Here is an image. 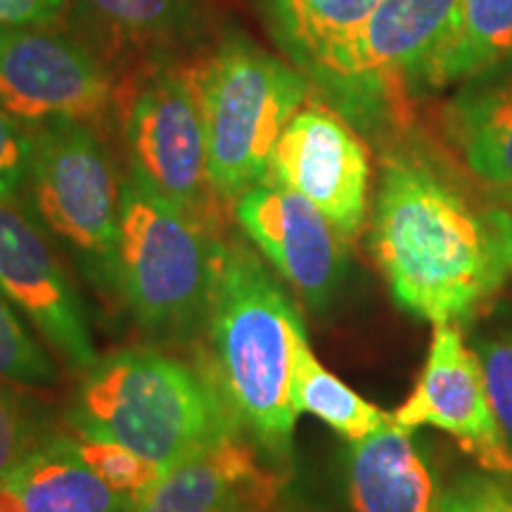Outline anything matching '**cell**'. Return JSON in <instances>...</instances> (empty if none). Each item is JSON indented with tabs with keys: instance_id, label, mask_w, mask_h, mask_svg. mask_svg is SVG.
<instances>
[{
	"instance_id": "1",
	"label": "cell",
	"mask_w": 512,
	"mask_h": 512,
	"mask_svg": "<svg viewBox=\"0 0 512 512\" xmlns=\"http://www.w3.org/2000/svg\"><path fill=\"white\" fill-rule=\"evenodd\" d=\"M370 249L394 302L434 325L479 316L512 273L491 211L477 214L437 171L406 157L382 164Z\"/></svg>"
},
{
	"instance_id": "2",
	"label": "cell",
	"mask_w": 512,
	"mask_h": 512,
	"mask_svg": "<svg viewBox=\"0 0 512 512\" xmlns=\"http://www.w3.org/2000/svg\"><path fill=\"white\" fill-rule=\"evenodd\" d=\"M302 316L247 242L223 240L207 318V366L238 430L283 465L292 456V337Z\"/></svg>"
},
{
	"instance_id": "3",
	"label": "cell",
	"mask_w": 512,
	"mask_h": 512,
	"mask_svg": "<svg viewBox=\"0 0 512 512\" xmlns=\"http://www.w3.org/2000/svg\"><path fill=\"white\" fill-rule=\"evenodd\" d=\"M67 422L171 470L240 432L204 370L157 349H119L83 373Z\"/></svg>"
},
{
	"instance_id": "4",
	"label": "cell",
	"mask_w": 512,
	"mask_h": 512,
	"mask_svg": "<svg viewBox=\"0 0 512 512\" xmlns=\"http://www.w3.org/2000/svg\"><path fill=\"white\" fill-rule=\"evenodd\" d=\"M209 221L121 181L114 297L145 335L190 342L207 328L223 245Z\"/></svg>"
},
{
	"instance_id": "5",
	"label": "cell",
	"mask_w": 512,
	"mask_h": 512,
	"mask_svg": "<svg viewBox=\"0 0 512 512\" xmlns=\"http://www.w3.org/2000/svg\"><path fill=\"white\" fill-rule=\"evenodd\" d=\"M207 131L209 185L233 204L268 176L280 133L309 95V81L247 36L223 38L190 69Z\"/></svg>"
},
{
	"instance_id": "6",
	"label": "cell",
	"mask_w": 512,
	"mask_h": 512,
	"mask_svg": "<svg viewBox=\"0 0 512 512\" xmlns=\"http://www.w3.org/2000/svg\"><path fill=\"white\" fill-rule=\"evenodd\" d=\"M22 207L95 292L114 297L121 181L93 124L60 119L31 131Z\"/></svg>"
},
{
	"instance_id": "7",
	"label": "cell",
	"mask_w": 512,
	"mask_h": 512,
	"mask_svg": "<svg viewBox=\"0 0 512 512\" xmlns=\"http://www.w3.org/2000/svg\"><path fill=\"white\" fill-rule=\"evenodd\" d=\"M133 181L174 207L211 219L207 131L190 69H145L119 98Z\"/></svg>"
},
{
	"instance_id": "8",
	"label": "cell",
	"mask_w": 512,
	"mask_h": 512,
	"mask_svg": "<svg viewBox=\"0 0 512 512\" xmlns=\"http://www.w3.org/2000/svg\"><path fill=\"white\" fill-rule=\"evenodd\" d=\"M117 91L86 43L50 27H0V107L27 131L72 119L98 126Z\"/></svg>"
},
{
	"instance_id": "9",
	"label": "cell",
	"mask_w": 512,
	"mask_h": 512,
	"mask_svg": "<svg viewBox=\"0 0 512 512\" xmlns=\"http://www.w3.org/2000/svg\"><path fill=\"white\" fill-rule=\"evenodd\" d=\"M268 178L306 197L344 242L366 226L370 152L354 128L320 102H304L280 133Z\"/></svg>"
},
{
	"instance_id": "10",
	"label": "cell",
	"mask_w": 512,
	"mask_h": 512,
	"mask_svg": "<svg viewBox=\"0 0 512 512\" xmlns=\"http://www.w3.org/2000/svg\"><path fill=\"white\" fill-rule=\"evenodd\" d=\"M0 292L69 368L86 373L98 361L86 304L50 235L12 200H0Z\"/></svg>"
},
{
	"instance_id": "11",
	"label": "cell",
	"mask_w": 512,
	"mask_h": 512,
	"mask_svg": "<svg viewBox=\"0 0 512 512\" xmlns=\"http://www.w3.org/2000/svg\"><path fill=\"white\" fill-rule=\"evenodd\" d=\"M392 420L406 432L437 427L451 434L484 472L512 477V448L491 408L482 361L465 344L460 325H434L418 382Z\"/></svg>"
},
{
	"instance_id": "12",
	"label": "cell",
	"mask_w": 512,
	"mask_h": 512,
	"mask_svg": "<svg viewBox=\"0 0 512 512\" xmlns=\"http://www.w3.org/2000/svg\"><path fill=\"white\" fill-rule=\"evenodd\" d=\"M233 216L304 304L323 311L335 299L347 271L344 240L306 197L266 176L233 202Z\"/></svg>"
},
{
	"instance_id": "13",
	"label": "cell",
	"mask_w": 512,
	"mask_h": 512,
	"mask_svg": "<svg viewBox=\"0 0 512 512\" xmlns=\"http://www.w3.org/2000/svg\"><path fill=\"white\" fill-rule=\"evenodd\" d=\"M458 0H380L366 22L316 67L337 86L373 88L418 79L444 38Z\"/></svg>"
},
{
	"instance_id": "14",
	"label": "cell",
	"mask_w": 512,
	"mask_h": 512,
	"mask_svg": "<svg viewBox=\"0 0 512 512\" xmlns=\"http://www.w3.org/2000/svg\"><path fill=\"white\" fill-rule=\"evenodd\" d=\"M283 475L242 432L164 472L133 512H278Z\"/></svg>"
},
{
	"instance_id": "15",
	"label": "cell",
	"mask_w": 512,
	"mask_h": 512,
	"mask_svg": "<svg viewBox=\"0 0 512 512\" xmlns=\"http://www.w3.org/2000/svg\"><path fill=\"white\" fill-rule=\"evenodd\" d=\"M344 494L351 512H437L441 489L411 432L392 420L349 446Z\"/></svg>"
},
{
	"instance_id": "16",
	"label": "cell",
	"mask_w": 512,
	"mask_h": 512,
	"mask_svg": "<svg viewBox=\"0 0 512 512\" xmlns=\"http://www.w3.org/2000/svg\"><path fill=\"white\" fill-rule=\"evenodd\" d=\"M3 482L27 512H131L79 456L72 434H43Z\"/></svg>"
},
{
	"instance_id": "17",
	"label": "cell",
	"mask_w": 512,
	"mask_h": 512,
	"mask_svg": "<svg viewBox=\"0 0 512 512\" xmlns=\"http://www.w3.org/2000/svg\"><path fill=\"white\" fill-rule=\"evenodd\" d=\"M448 126L479 181L512 188V74L465 88L448 110Z\"/></svg>"
},
{
	"instance_id": "18",
	"label": "cell",
	"mask_w": 512,
	"mask_h": 512,
	"mask_svg": "<svg viewBox=\"0 0 512 512\" xmlns=\"http://www.w3.org/2000/svg\"><path fill=\"white\" fill-rule=\"evenodd\" d=\"M508 57H512V0H458L420 81L446 86L472 79Z\"/></svg>"
},
{
	"instance_id": "19",
	"label": "cell",
	"mask_w": 512,
	"mask_h": 512,
	"mask_svg": "<svg viewBox=\"0 0 512 512\" xmlns=\"http://www.w3.org/2000/svg\"><path fill=\"white\" fill-rule=\"evenodd\" d=\"M280 48L299 67L320 62L366 22L380 0H256Z\"/></svg>"
},
{
	"instance_id": "20",
	"label": "cell",
	"mask_w": 512,
	"mask_h": 512,
	"mask_svg": "<svg viewBox=\"0 0 512 512\" xmlns=\"http://www.w3.org/2000/svg\"><path fill=\"white\" fill-rule=\"evenodd\" d=\"M290 401L294 413L316 415L320 422H325L351 444L370 437L387 422H392V415L356 394L349 384H344L318 361L306 337L304 323L294 328L292 337Z\"/></svg>"
},
{
	"instance_id": "21",
	"label": "cell",
	"mask_w": 512,
	"mask_h": 512,
	"mask_svg": "<svg viewBox=\"0 0 512 512\" xmlns=\"http://www.w3.org/2000/svg\"><path fill=\"white\" fill-rule=\"evenodd\" d=\"M95 27L119 43H164L192 22L202 0H76Z\"/></svg>"
},
{
	"instance_id": "22",
	"label": "cell",
	"mask_w": 512,
	"mask_h": 512,
	"mask_svg": "<svg viewBox=\"0 0 512 512\" xmlns=\"http://www.w3.org/2000/svg\"><path fill=\"white\" fill-rule=\"evenodd\" d=\"M72 441L86 465L128 505V510L143 501L164 477L162 467L152 463L124 444L112 439L91 437V434L72 432Z\"/></svg>"
},
{
	"instance_id": "23",
	"label": "cell",
	"mask_w": 512,
	"mask_h": 512,
	"mask_svg": "<svg viewBox=\"0 0 512 512\" xmlns=\"http://www.w3.org/2000/svg\"><path fill=\"white\" fill-rule=\"evenodd\" d=\"M57 366L24 325L19 311L0 292V380L17 387L46 389L57 382Z\"/></svg>"
},
{
	"instance_id": "24",
	"label": "cell",
	"mask_w": 512,
	"mask_h": 512,
	"mask_svg": "<svg viewBox=\"0 0 512 512\" xmlns=\"http://www.w3.org/2000/svg\"><path fill=\"white\" fill-rule=\"evenodd\" d=\"M43 434L29 401L0 380V479L27 456Z\"/></svg>"
},
{
	"instance_id": "25",
	"label": "cell",
	"mask_w": 512,
	"mask_h": 512,
	"mask_svg": "<svg viewBox=\"0 0 512 512\" xmlns=\"http://www.w3.org/2000/svg\"><path fill=\"white\" fill-rule=\"evenodd\" d=\"M503 475H463L441 491L437 512H512V484Z\"/></svg>"
},
{
	"instance_id": "26",
	"label": "cell",
	"mask_w": 512,
	"mask_h": 512,
	"mask_svg": "<svg viewBox=\"0 0 512 512\" xmlns=\"http://www.w3.org/2000/svg\"><path fill=\"white\" fill-rule=\"evenodd\" d=\"M477 354L482 361L491 408L512 448V335L486 339Z\"/></svg>"
},
{
	"instance_id": "27",
	"label": "cell",
	"mask_w": 512,
	"mask_h": 512,
	"mask_svg": "<svg viewBox=\"0 0 512 512\" xmlns=\"http://www.w3.org/2000/svg\"><path fill=\"white\" fill-rule=\"evenodd\" d=\"M31 164V131L0 107V200H22Z\"/></svg>"
},
{
	"instance_id": "28",
	"label": "cell",
	"mask_w": 512,
	"mask_h": 512,
	"mask_svg": "<svg viewBox=\"0 0 512 512\" xmlns=\"http://www.w3.org/2000/svg\"><path fill=\"white\" fill-rule=\"evenodd\" d=\"M69 0H0V27H53Z\"/></svg>"
},
{
	"instance_id": "29",
	"label": "cell",
	"mask_w": 512,
	"mask_h": 512,
	"mask_svg": "<svg viewBox=\"0 0 512 512\" xmlns=\"http://www.w3.org/2000/svg\"><path fill=\"white\" fill-rule=\"evenodd\" d=\"M491 216H494V221L498 223V228H501L505 242H508L510 252H512V195H510V207H501V209H494L491 211Z\"/></svg>"
},
{
	"instance_id": "30",
	"label": "cell",
	"mask_w": 512,
	"mask_h": 512,
	"mask_svg": "<svg viewBox=\"0 0 512 512\" xmlns=\"http://www.w3.org/2000/svg\"><path fill=\"white\" fill-rule=\"evenodd\" d=\"M0 512H27L24 503L19 501V496L3 482V479H0Z\"/></svg>"
},
{
	"instance_id": "31",
	"label": "cell",
	"mask_w": 512,
	"mask_h": 512,
	"mask_svg": "<svg viewBox=\"0 0 512 512\" xmlns=\"http://www.w3.org/2000/svg\"><path fill=\"white\" fill-rule=\"evenodd\" d=\"M285 512H302V510H297V508H287Z\"/></svg>"
}]
</instances>
